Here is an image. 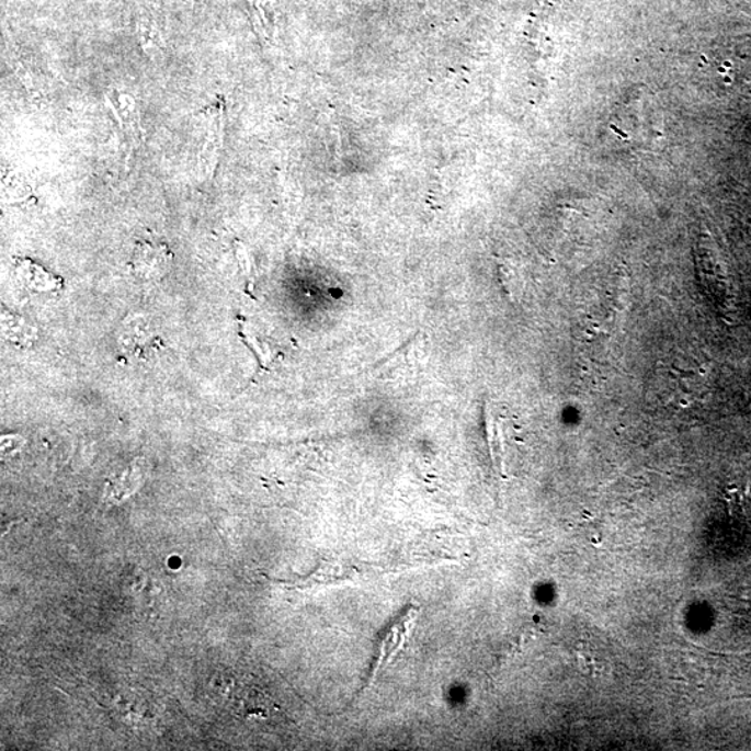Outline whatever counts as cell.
<instances>
[{
    "instance_id": "obj_5",
    "label": "cell",
    "mask_w": 751,
    "mask_h": 751,
    "mask_svg": "<svg viewBox=\"0 0 751 751\" xmlns=\"http://www.w3.org/2000/svg\"><path fill=\"white\" fill-rule=\"evenodd\" d=\"M106 98L117 126L132 141H137L141 132V121H139L138 106L134 96L113 88L107 92Z\"/></svg>"
},
{
    "instance_id": "obj_1",
    "label": "cell",
    "mask_w": 751,
    "mask_h": 751,
    "mask_svg": "<svg viewBox=\"0 0 751 751\" xmlns=\"http://www.w3.org/2000/svg\"><path fill=\"white\" fill-rule=\"evenodd\" d=\"M655 390L667 403L691 407L703 394L702 373L691 367L662 366L656 373Z\"/></svg>"
},
{
    "instance_id": "obj_7",
    "label": "cell",
    "mask_w": 751,
    "mask_h": 751,
    "mask_svg": "<svg viewBox=\"0 0 751 751\" xmlns=\"http://www.w3.org/2000/svg\"><path fill=\"white\" fill-rule=\"evenodd\" d=\"M356 572H359V568L346 566L343 561H328L322 564L309 577L295 580L293 587L305 589L339 583L354 578Z\"/></svg>"
},
{
    "instance_id": "obj_17",
    "label": "cell",
    "mask_w": 751,
    "mask_h": 751,
    "mask_svg": "<svg viewBox=\"0 0 751 751\" xmlns=\"http://www.w3.org/2000/svg\"><path fill=\"white\" fill-rule=\"evenodd\" d=\"M2 442L3 453L4 451H7V453H10L12 450L15 451L23 444V440L19 436H7L2 439Z\"/></svg>"
},
{
    "instance_id": "obj_11",
    "label": "cell",
    "mask_w": 751,
    "mask_h": 751,
    "mask_svg": "<svg viewBox=\"0 0 751 751\" xmlns=\"http://www.w3.org/2000/svg\"><path fill=\"white\" fill-rule=\"evenodd\" d=\"M144 478V465L143 460H136L129 465L126 473H123L118 478L113 481L111 489H109V497L113 500L126 499L129 494L141 486Z\"/></svg>"
},
{
    "instance_id": "obj_13",
    "label": "cell",
    "mask_w": 751,
    "mask_h": 751,
    "mask_svg": "<svg viewBox=\"0 0 751 751\" xmlns=\"http://www.w3.org/2000/svg\"><path fill=\"white\" fill-rule=\"evenodd\" d=\"M3 330H7V335L9 340L14 341H30L31 337L34 335V331H30V326L25 325L23 320L4 319Z\"/></svg>"
},
{
    "instance_id": "obj_2",
    "label": "cell",
    "mask_w": 751,
    "mask_h": 751,
    "mask_svg": "<svg viewBox=\"0 0 751 751\" xmlns=\"http://www.w3.org/2000/svg\"><path fill=\"white\" fill-rule=\"evenodd\" d=\"M204 121V144L200 153L201 173L214 178L225 138V102L216 100L201 112Z\"/></svg>"
},
{
    "instance_id": "obj_10",
    "label": "cell",
    "mask_w": 751,
    "mask_h": 751,
    "mask_svg": "<svg viewBox=\"0 0 751 751\" xmlns=\"http://www.w3.org/2000/svg\"><path fill=\"white\" fill-rule=\"evenodd\" d=\"M15 273L24 286L35 289V292H45V289L55 288L60 284L59 277L46 272L43 266L36 265L30 259H19L15 262Z\"/></svg>"
},
{
    "instance_id": "obj_9",
    "label": "cell",
    "mask_w": 751,
    "mask_h": 751,
    "mask_svg": "<svg viewBox=\"0 0 751 751\" xmlns=\"http://www.w3.org/2000/svg\"><path fill=\"white\" fill-rule=\"evenodd\" d=\"M136 33L139 45L149 58L162 54L164 48L163 33L152 14L141 13L137 15Z\"/></svg>"
},
{
    "instance_id": "obj_8",
    "label": "cell",
    "mask_w": 751,
    "mask_h": 751,
    "mask_svg": "<svg viewBox=\"0 0 751 751\" xmlns=\"http://www.w3.org/2000/svg\"><path fill=\"white\" fill-rule=\"evenodd\" d=\"M247 2L250 8L252 27L259 38L265 43H273L277 31L273 0H247Z\"/></svg>"
},
{
    "instance_id": "obj_16",
    "label": "cell",
    "mask_w": 751,
    "mask_h": 751,
    "mask_svg": "<svg viewBox=\"0 0 751 751\" xmlns=\"http://www.w3.org/2000/svg\"><path fill=\"white\" fill-rule=\"evenodd\" d=\"M7 189V194L9 196H14V200H20L24 198V196H27V185H25L22 181V179L18 178V174L13 175V178H8L7 181L3 183V190Z\"/></svg>"
},
{
    "instance_id": "obj_14",
    "label": "cell",
    "mask_w": 751,
    "mask_h": 751,
    "mask_svg": "<svg viewBox=\"0 0 751 751\" xmlns=\"http://www.w3.org/2000/svg\"><path fill=\"white\" fill-rule=\"evenodd\" d=\"M236 257L238 263H240V269L246 277L248 286H253V269L250 253H248L247 248L242 246L241 242H236Z\"/></svg>"
},
{
    "instance_id": "obj_3",
    "label": "cell",
    "mask_w": 751,
    "mask_h": 751,
    "mask_svg": "<svg viewBox=\"0 0 751 751\" xmlns=\"http://www.w3.org/2000/svg\"><path fill=\"white\" fill-rule=\"evenodd\" d=\"M418 614V608L411 605L388 626L386 634L382 636L379 641V649H377L375 661L371 667V675L367 678L366 686L372 685L383 667L387 665L406 646L409 634L417 623Z\"/></svg>"
},
{
    "instance_id": "obj_6",
    "label": "cell",
    "mask_w": 751,
    "mask_h": 751,
    "mask_svg": "<svg viewBox=\"0 0 751 751\" xmlns=\"http://www.w3.org/2000/svg\"><path fill=\"white\" fill-rule=\"evenodd\" d=\"M487 445L490 457L499 473L507 478V439L504 419L494 412L493 406L485 403L483 409Z\"/></svg>"
},
{
    "instance_id": "obj_18",
    "label": "cell",
    "mask_w": 751,
    "mask_h": 751,
    "mask_svg": "<svg viewBox=\"0 0 751 751\" xmlns=\"http://www.w3.org/2000/svg\"><path fill=\"white\" fill-rule=\"evenodd\" d=\"M198 2H204V0H198Z\"/></svg>"
},
{
    "instance_id": "obj_15",
    "label": "cell",
    "mask_w": 751,
    "mask_h": 751,
    "mask_svg": "<svg viewBox=\"0 0 751 751\" xmlns=\"http://www.w3.org/2000/svg\"><path fill=\"white\" fill-rule=\"evenodd\" d=\"M243 340H246L248 346H250V349L253 351V354H255L259 366H261L262 369H266L268 365L271 364V361L273 360L271 352H268L265 346L259 344L255 337L251 334H243Z\"/></svg>"
},
{
    "instance_id": "obj_12",
    "label": "cell",
    "mask_w": 751,
    "mask_h": 751,
    "mask_svg": "<svg viewBox=\"0 0 751 751\" xmlns=\"http://www.w3.org/2000/svg\"><path fill=\"white\" fill-rule=\"evenodd\" d=\"M421 337V333L412 335L411 339L400 346V349L394 351L392 354L386 356V359L377 362V364L373 366V371L397 369L403 361L411 359L413 352L419 350Z\"/></svg>"
},
{
    "instance_id": "obj_4",
    "label": "cell",
    "mask_w": 751,
    "mask_h": 751,
    "mask_svg": "<svg viewBox=\"0 0 751 751\" xmlns=\"http://www.w3.org/2000/svg\"><path fill=\"white\" fill-rule=\"evenodd\" d=\"M173 253L164 243L138 241L132 258L133 272L141 278H158L169 272Z\"/></svg>"
}]
</instances>
